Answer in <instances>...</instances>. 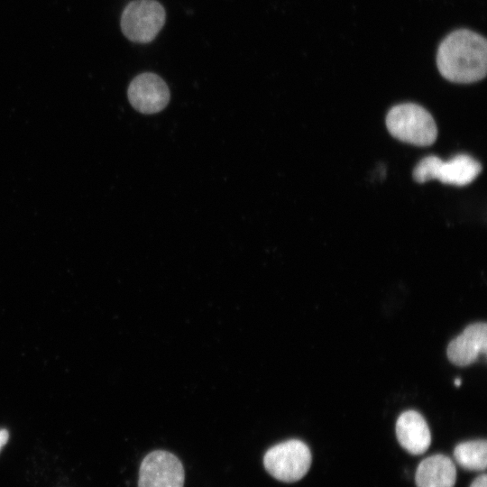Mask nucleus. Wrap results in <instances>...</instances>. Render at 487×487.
<instances>
[{
	"label": "nucleus",
	"mask_w": 487,
	"mask_h": 487,
	"mask_svg": "<svg viewBox=\"0 0 487 487\" xmlns=\"http://www.w3.org/2000/svg\"><path fill=\"white\" fill-rule=\"evenodd\" d=\"M436 66L442 77L454 83L482 79L487 71L486 39L468 29L450 32L437 48Z\"/></svg>",
	"instance_id": "f257e3e1"
},
{
	"label": "nucleus",
	"mask_w": 487,
	"mask_h": 487,
	"mask_svg": "<svg viewBox=\"0 0 487 487\" xmlns=\"http://www.w3.org/2000/svg\"><path fill=\"white\" fill-rule=\"evenodd\" d=\"M455 384L456 386H460V385H461V380H460V379H455Z\"/></svg>",
	"instance_id": "4468645a"
},
{
	"label": "nucleus",
	"mask_w": 487,
	"mask_h": 487,
	"mask_svg": "<svg viewBox=\"0 0 487 487\" xmlns=\"http://www.w3.org/2000/svg\"><path fill=\"white\" fill-rule=\"evenodd\" d=\"M386 126L396 139L418 146L435 142L437 127L430 113L414 103L394 106L386 116Z\"/></svg>",
	"instance_id": "f03ea898"
},
{
	"label": "nucleus",
	"mask_w": 487,
	"mask_h": 487,
	"mask_svg": "<svg viewBox=\"0 0 487 487\" xmlns=\"http://www.w3.org/2000/svg\"><path fill=\"white\" fill-rule=\"evenodd\" d=\"M396 436L400 446L412 455L425 453L431 444L427 423L415 410L400 414L396 422Z\"/></svg>",
	"instance_id": "1a4fd4ad"
},
{
	"label": "nucleus",
	"mask_w": 487,
	"mask_h": 487,
	"mask_svg": "<svg viewBox=\"0 0 487 487\" xmlns=\"http://www.w3.org/2000/svg\"><path fill=\"white\" fill-rule=\"evenodd\" d=\"M184 481L183 465L170 452L153 451L141 464L138 487H183Z\"/></svg>",
	"instance_id": "423d86ee"
},
{
	"label": "nucleus",
	"mask_w": 487,
	"mask_h": 487,
	"mask_svg": "<svg viewBox=\"0 0 487 487\" xmlns=\"http://www.w3.org/2000/svg\"><path fill=\"white\" fill-rule=\"evenodd\" d=\"M455 480V466L444 455H434L424 459L415 475L417 487H454Z\"/></svg>",
	"instance_id": "9d476101"
},
{
	"label": "nucleus",
	"mask_w": 487,
	"mask_h": 487,
	"mask_svg": "<svg viewBox=\"0 0 487 487\" xmlns=\"http://www.w3.org/2000/svg\"><path fill=\"white\" fill-rule=\"evenodd\" d=\"M481 170V164L466 154H458L446 161L430 155L417 164L413 178L418 183L437 179L444 184L465 186L473 182Z\"/></svg>",
	"instance_id": "7ed1b4c3"
},
{
	"label": "nucleus",
	"mask_w": 487,
	"mask_h": 487,
	"mask_svg": "<svg viewBox=\"0 0 487 487\" xmlns=\"http://www.w3.org/2000/svg\"><path fill=\"white\" fill-rule=\"evenodd\" d=\"M455 461L470 471H484L487 465V443L485 440L463 442L454 450Z\"/></svg>",
	"instance_id": "9b49d317"
},
{
	"label": "nucleus",
	"mask_w": 487,
	"mask_h": 487,
	"mask_svg": "<svg viewBox=\"0 0 487 487\" xmlns=\"http://www.w3.org/2000/svg\"><path fill=\"white\" fill-rule=\"evenodd\" d=\"M312 456L308 446L298 439H290L271 447L264 455L266 471L275 479L294 482L308 472Z\"/></svg>",
	"instance_id": "20e7f679"
},
{
	"label": "nucleus",
	"mask_w": 487,
	"mask_h": 487,
	"mask_svg": "<svg viewBox=\"0 0 487 487\" xmlns=\"http://www.w3.org/2000/svg\"><path fill=\"white\" fill-rule=\"evenodd\" d=\"M487 350V325L477 322L469 325L461 335L453 339L446 350L449 361L458 366L474 363Z\"/></svg>",
	"instance_id": "6e6552de"
},
{
	"label": "nucleus",
	"mask_w": 487,
	"mask_h": 487,
	"mask_svg": "<svg viewBox=\"0 0 487 487\" xmlns=\"http://www.w3.org/2000/svg\"><path fill=\"white\" fill-rule=\"evenodd\" d=\"M9 439V433L5 428H0V452Z\"/></svg>",
	"instance_id": "ddd939ff"
},
{
	"label": "nucleus",
	"mask_w": 487,
	"mask_h": 487,
	"mask_svg": "<svg viewBox=\"0 0 487 487\" xmlns=\"http://www.w3.org/2000/svg\"><path fill=\"white\" fill-rule=\"evenodd\" d=\"M127 95L133 108L142 114L158 113L170 100V91L165 81L151 72L136 76L128 87Z\"/></svg>",
	"instance_id": "0eeeda50"
},
{
	"label": "nucleus",
	"mask_w": 487,
	"mask_h": 487,
	"mask_svg": "<svg viewBox=\"0 0 487 487\" xmlns=\"http://www.w3.org/2000/svg\"><path fill=\"white\" fill-rule=\"evenodd\" d=\"M165 18V10L158 1L133 0L124 9L120 24L128 40L148 43L157 36Z\"/></svg>",
	"instance_id": "39448f33"
},
{
	"label": "nucleus",
	"mask_w": 487,
	"mask_h": 487,
	"mask_svg": "<svg viewBox=\"0 0 487 487\" xmlns=\"http://www.w3.org/2000/svg\"><path fill=\"white\" fill-rule=\"evenodd\" d=\"M470 487H487V476L482 474L477 477L470 485Z\"/></svg>",
	"instance_id": "f8f14e48"
}]
</instances>
